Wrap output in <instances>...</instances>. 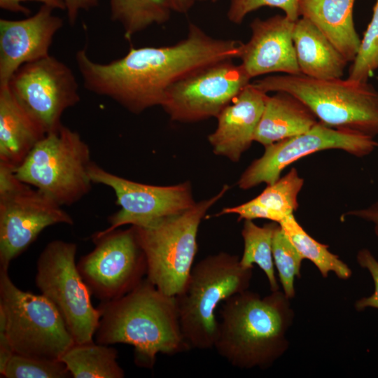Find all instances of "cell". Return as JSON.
Here are the masks:
<instances>
[{
	"instance_id": "cell-5",
	"label": "cell",
	"mask_w": 378,
	"mask_h": 378,
	"mask_svg": "<svg viewBox=\"0 0 378 378\" xmlns=\"http://www.w3.org/2000/svg\"><path fill=\"white\" fill-rule=\"evenodd\" d=\"M253 269L225 252L206 256L192 267L183 289L175 296L181 331L190 349L214 348L216 309L232 295L248 289Z\"/></svg>"
},
{
	"instance_id": "cell-6",
	"label": "cell",
	"mask_w": 378,
	"mask_h": 378,
	"mask_svg": "<svg viewBox=\"0 0 378 378\" xmlns=\"http://www.w3.org/2000/svg\"><path fill=\"white\" fill-rule=\"evenodd\" d=\"M144 226L134 225L147 262L146 279L159 290L177 295L184 288L197 251L199 227L207 211L228 190Z\"/></svg>"
},
{
	"instance_id": "cell-9",
	"label": "cell",
	"mask_w": 378,
	"mask_h": 378,
	"mask_svg": "<svg viewBox=\"0 0 378 378\" xmlns=\"http://www.w3.org/2000/svg\"><path fill=\"white\" fill-rule=\"evenodd\" d=\"M77 245L60 239L50 241L36 262L35 283L57 309L76 343L92 341L100 320L91 293L77 264Z\"/></svg>"
},
{
	"instance_id": "cell-2",
	"label": "cell",
	"mask_w": 378,
	"mask_h": 378,
	"mask_svg": "<svg viewBox=\"0 0 378 378\" xmlns=\"http://www.w3.org/2000/svg\"><path fill=\"white\" fill-rule=\"evenodd\" d=\"M97 343L127 344L136 365L153 369L158 354L190 349L181 331L175 296L159 290L146 277L122 297L102 302Z\"/></svg>"
},
{
	"instance_id": "cell-33",
	"label": "cell",
	"mask_w": 378,
	"mask_h": 378,
	"mask_svg": "<svg viewBox=\"0 0 378 378\" xmlns=\"http://www.w3.org/2000/svg\"><path fill=\"white\" fill-rule=\"evenodd\" d=\"M25 1L39 2L42 5L48 6L55 10H66L63 0H0V8L7 11L20 13L29 16L30 10L22 4V2Z\"/></svg>"
},
{
	"instance_id": "cell-3",
	"label": "cell",
	"mask_w": 378,
	"mask_h": 378,
	"mask_svg": "<svg viewBox=\"0 0 378 378\" xmlns=\"http://www.w3.org/2000/svg\"><path fill=\"white\" fill-rule=\"evenodd\" d=\"M284 292L248 289L224 301L214 348L232 366L266 369L288 349L294 312Z\"/></svg>"
},
{
	"instance_id": "cell-1",
	"label": "cell",
	"mask_w": 378,
	"mask_h": 378,
	"mask_svg": "<svg viewBox=\"0 0 378 378\" xmlns=\"http://www.w3.org/2000/svg\"><path fill=\"white\" fill-rule=\"evenodd\" d=\"M242 43L213 37L191 22L186 37L172 45L131 46L125 55L108 63L93 61L83 48L76 52L75 61L86 90L139 114L161 106L168 90L190 74L239 58Z\"/></svg>"
},
{
	"instance_id": "cell-28",
	"label": "cell",
	"mask_w": 378,
	"mask_h": 378,
	"mask_svg": "<svg viewBox=\"0 0 378 378\" xmlns=\"http://www.w3.org/2000/svg\"><path fill=\"white\" fill-rule=\"evenodd\" d=\"M272 254L283 292L291 299L295 295V279L301 276L303 258L285 234L280 225L273 237Z\"/></svg>"
},
{
	"instance_id": "cell-23",
	"label": "cell",
	"mask_w": 378,
	"mask_h": 378,
	"mask_svg": "<svg viewBox=\"0 0 378 378\" xmlns=\"http://www.w3.org/2000/svg\"><path fill=\"white\" fill-rule=\"evenodd\" d=\"M304 185L297 169L291 168L275 183L267 185L255 198L237 206L225 207L216 216L236 214L238 220L267 219L280 223L299 206L298 195Z\"/></svg>"
},
{
	"instance_id": "cell-30",
	"label": "cell",
	"mask_w": 378,
	"mask_h": 378,
	"mask_svg": "<svg viewBox=\"0 0 378 378\" xmlns=\"http://www.w3.org/2000/svg\"><path fill=\"white\" fill-rule=\"evenodd\" d=\"M378 69V0L373 7L372 19L360 39L354 59L349 69L350 79L368 81L370 75Z\"/></svg>"
},
{
	"instance_id": "cell-35",
	"label": "cell",
	"mask_w": 378,
	"mask_h": 378,
	"mask_svg": "<svg viewBox=\"0 0 378 378\" xmlns=\"http://www.w3.org/2000/svg\"><path fill=\"white\" fill-rule=\"evenodd\" d=\"M67 18L71 25L75 24L81 11H88L99 5V0H63Z\"/></svg>"
},
{
	"instance_id": "cell-11",
	"label": "cell",
	"mask_w": 378,
	"mask_h": 378,
	"mask_svg": "<svg viewBox=\"0 0 378 378\" xmlns=\"http://www.w3.org/2000/svg\"><path fill=\"white\" fill-rule=\"evenodd\" d=\"M94 248L82 256L77 267L90 293L102 302L122 297L147 273L145 253L134 225L92 235Z\"/></svg>"
},
{
	"instance_id": "cell-12",
	"label": "cell",
	"mask_w": 378,
	"mask_h": 378,
	"mask_svg": "<svg viewBox=\"0 0 378 378\" xmlns=\"http://www.w3.org/2000/svg\"><path fill=\"white\" fill-rule=\"evenodd\" d=\"M377 148L374 137L332 128L318 121L302 134L265 146L264 153L244 170L237 184L242 190L262 183L272 184L287 167L316 152L337 149L363 158Z\"/></svg>"
},
{
	"instance_id": "cell-13",
	"label": "cell",
	"mask_w": 378,
	"mask_h": 378,
	"mask_svg": "<svg viewBox=\"0 0 378 378\" xmlns=\"http://www.w3.org/2000/svg\"><path fill=\"white\" fill-rule=\"evenodd\" d=\"M6 87L46 133L57 130L64 112L80 100L74 72L50 55L20 66Z\"/></svg>"
},
{
	"instance_id": "cell-34",
	"label": "cell",
	"mask_w": 378,
	"mask_h": 378,
	"mask_svg": "<svg viewBox=\"0 0 378 378\" xmlns=\"http://www.w3.org/2000/svg\"><path fill=\"white\" fill-rule=\"evenodd\" d=\"M346 217L357 218L371 223L378 237V200L366 207L348 211L342 214L341 218Z\"/></svg>"
},
{
	"instance_id": "cell-14",
	"label": "cell",
	"mask_w": 378,
	"mask_h": 378,
	"mask_svg": "<svg viewBox=\"0 0 378 378\" xmlns=\"http://www.w3.org/2000/svg\"><path fill=\"white\" fill-rule=\"evenodd\" d=\"M250 83L241 64L233 59L218 62L176 83L160 106L174 121L195 122L216 118Z\"/></svg>"
},
{
	"instance_id": "cell-38",
	"label": "cell",
	"mask_w": 378,
	"mask_h": 378,
	"mask_svg": "<svg viewBox=\"0 0 378 378\" xmlns=\"http://www.w3.org/2000/svg\"><path fill=\"white\" fill-rule=\"evenodd\" d=\"M211 2L215 3V2H218V1H220V0H211Z\"/></svg>"
},
{
	"instance_id": "cell-21",
	"label": "cell",
	"mask_w": 378,
	"mask_h": 378,
	"mask_svg": "<svg viewBox=\"0 0 378 378\" xmlns=\"http://www.w3.org/2000/svg\"><path fill=\"white\" fill-rule=\"evenodd\" d=\"M355 1H299L300 15L311 21L348 62L354 59L360 43L353 18Z\"/></svg>"
},
{
	"instance_id": "cell-29",
	"label": "cell",
	"mask_w": 378,
	"mask_h": 378,
	"mask_svg": "<svg viewBox=\"0 0 378 378\" xmlns=\"http://www.w3.org/2000/svg\"><path fill=\"white\" fill-rule=\"evenodd\" d=\"M6 378L72 377L60 359L29 357L14 354L1 374Z\"/></svg>"
},
{
	"instance_id": "cell-8",
	"label": "cell",
	"mask_w": 378,
	"mask_h": 378,
	"mask_svg": "<svg viewBox=\"0 0 378 378\" xmlns=\"http://www.w3.org/2000/svg\"><path fill=\"white\" fill-rule=\"evenodd\" d=\"M0 311L15 354L59 359L76 342L55 307L42 294L17 287L0 269Z\"/></svg>"
},
{
	"instance_id": "cell-25",
	"label": "cell",
	"mask_w": 378,
	"mask_h": 378,
	"mask_svg": "<svg viewBox=\"0 0 378 378\" xmlns=\"http://www.w3.org/2000/svg\"><path fill=\"white\" fill-rule=\"evenodd\" d=\"M111 20L120 24L130 40L153 25L167 22L172 10L164 0H108Z\"/></svg>"
},
{
	"instance_id": "cell-20",
	"label": "cell",
	"mask_w": 378,
	"mask_h": 378,
	"mask_svg": "<svg viewBox=\"0 0 378 378\" xmlns=\"http://www.w3.org/2000/svg\"><path fill=\"white\" fill-rule=\"evenodd\" d=\"M318 122L312 110L295 96L276 92L266 97L254 141L264 147L302 134Z\"/></svg>"
},
{
	"instance_id": "cell-24",
	"label": "cell",
	"mask_w": 378,
	"mask_h": 378,
	"mask_svg": "<svg viewBox=\"0 0 378 378\" xmlns=\"http://www.w3.org/2000/svg\"><path fill=\"white\" fill-rule=\"evenodd\" d=\"M116 349L93 341L75 343L59 358L74 378H122Z\"/></svg>"
},
{
	"instance_id": "cell-7",
	"label": "cell",
	"mask_w": 378,
	"mask_h": 378,
	"mask_svg": "<svg viewBox=\"0 0 378 378\" xmlns=\"http://www.w3.org/2000/svg\"><path fill=\"white\" fill-rule=\"evenodd\" d=\"M90 150L80 135L63 124L47 133L14 172L62 206L80 200L92 189Z\"/></svg>"
},
{
	"instance_id": "cell-10",
	"label": "cell",
	"mask_w": 378,
	"mask_h": 378,
	"mask_svg": "<svg viewBox=\"0 0 378 378\" xmlns=\"http://www.w3.org/2000/svg\"><path fill=\"white\" fill-rule=\"evenodd\" d=\"M74 223L62 206L20 181L0 164V269L23 253L46 227Z\"/></svg>"
},
{
	"instance_id": "cell-32",
	"label": "cell",
	"mask_w": 378,
	"mask_h": 378,
	"mask_svg": "<svg viewBox=\"0 0 378 378\" xmlns=\"http://www.w3.org/2000/svg\"><path fill=\"white\" fill-rule=\"evenodd\" d=\"M356 260L362 268L369 272L374 282V289L370 295L358 300L355 302V309L358 312L367 308L378 309V260L369 249L362 248L357 253Z\"/></svg>"
},
{
	"instance_id": "cell-27",
	"label": "cell",
	"mask_w": 378,
	"mask_h": 378,
	"mask_svg": "<svg viewBox=\"0 0 378 378\" xmlns=\"http://www.w3.org/2000/svg\"><path fill=\"white\" fill-rule=\"evenodd\" d=\"M279 223L258 226L252 220H244L241 230L244 251L239 261L245 267L256 264L265 273L272 291L279 290L272 254L273 237Z\"/></svg>"
},
{
	"instance_id": "cell-4",
	"label": "cell",
	"mask_w": 378,
	"mask_h": 378,
	"mask_svg": "<svg viewBox=\"0 0 378 378\" xmlns=\"http://www.w3.org/2000/svg\"><path fill=\"white\" fill-rule=\"evenodd\" d=\"M252 83L265 93L285 92L295 96L318 121L330 127L372 137L378 135V90L368 81L284 74L267 76Z\"/></svg>"
},
{
	"instance_id": "cell-18",
	"label": "cell",
	"mask_w": 378,
	"mask_h": 378,
	"mask_svg": "<svg viewBox=\"0 0 378 378\" xmlns=\"http://www.w3.org/2000/svg\"><path fill=\"white\" fill-rule=\"evenodd\" d=\"M267 93L251 82L217 115V127L208 136L214 153L239 162L254 141V134L261 117Z\"/></svg>"
},
{
	"instance_id": "cell-26",
	"label": "cell",
	"mask_w": 378,
	"mask_h": 378,
	"mask_svg": "<svg viewBox=\"0 0 378 378\" xmlns=\"http://www.w3.org/2000/svg\"><path fill=\"white\" fill-rule=\"evenodd\" d=\"M281 229L303 259L312 262L321 276L327 277L334 272L341 279H348L352 272L338 255L328 250V246L311 237L296 220L294 214L286 217L279 223Z\"/></svg>"
},
{
	"instance_id": "cell-37",
	"label": "cell",
	"mask_w": 378,
	"mask_h": 378,
	"mask_svg": "<svg viewBox=\"0 0 378 378\" xmlns=\"http://www.w3.org/2000/svg\"><path fill=\"white\" fill-rule=\"evenodd\" d=\"M172 11L186 14L195 3V0H164Z\"/></svg>"
},
{
	"instance_id": "cell-31",
	"label": "cell",
	"mask_w": 378,
	"mask_h": 378,
	"mask_svg": "<svg viewBox=\"0 0 378 378\" xmlns=\"http://www.w3.org/2000/svg\"><path fill=\"white\" fill-rule=\"evenodd\" d=\"M300 0H230L227 11V20L232 23L240 24L251 12L264 6L277 8L285 15L295 21L299 18Z\"/></svg>"
},
{
	"instance_id": "cell-39",
	"label": "cell",
	"mask_w": 378,
	"mask_h": 378,
	"mask_svg": "<svg viewBox=\"0 0 378 378\" xmlns=\"http://www.w3.org/2000/svg\"><path fill=\"white\" fill-rule=\"evenodd\" d=\"M195 1H207V0H195Z\"/></svg>"
},
{
	"instance_id": "cell-19",
	"label": "cell",
	"mask_w": 378,
	"mask_h": 378,
	"mask_svg": "<svg viewBox=\"0 0 378 378\" xmlns=\"http://www.w3.org/2000/svg\"><path fill=\"white\" fill-rule=\"evenodd\" d=\"M46 134L8 87L0 88V164L15 169Z\"/></svg>"
},
{
	"instance_id": "cell-22",
	"label": "cell",
	"mask_w": 378,
	"mask_h": 378,
	"mask_svg": "<svg viewBox=\"0 0 378 378\" xmlns=\"http://www.w3.org/2000/svg\"><path fill=\"white\" fill-rule=\"evenodd\" d=\"M293 41L302 74L316 79L343 76L347 60L308 19L295 21Z\"/></svg>"
},
{
	"instance_id": "cell-16",
	"label": "cell",
	"mask_w": 378,
	"mask_h": 378,
	"mask_svg": "<svg viewBox=\"0 0 378 378\" xmlns=\"http://www.w3.org/2000/svg\"><path fill=\"white\" fill-rule=\"evenodd\" d=\"M54 10L42 5L35 14L22 20L0 19V88L6 87L24 64L50 55L53 38L63 26Z\"/></svg>"
},
{
	"instance_id": "cell-17",
	"label": "cell",
	"mask_w": 378,
	"mask_h": 378,
	"mask_svg": "<svg viewBox=\"0 0 378 378\" xmlns=\"http://www.w3.org/2000/svg\"><path fill=\"white\" fill-rule=\"evenodd\" d=\"M294 24L285 15L251 22V37L242 43L239 56L251 79L272 73L301 74L293 41Z\"/></svg>"
},
{
	"instance_id": "cell-36",
	"label": "cell",
	"mask_w": 378,
	"mask_h": 378,
	"mask_svg": "<svg viewBox=\"0 0 378 378\" xmlns=\"http://www.w3.org/2000/svg\"><path fill=\"white\" fill-rule=\"evenodd\" d=\"M15 354L6 330V318L0 311V374L4 372L6 364Z\"/></svg>"
},
{
	"instance_id": "cell-15",
	"label": "cell",
	"mask_w": 378,
	"mask_h": 378,
	"mask_svg": "<svg viewBox=\"0 0 378 378\" xmlns=\"http://www.w3.org/2000/svg\"><path fill=\"white\" fill-rule=\"evenodd\" d=\"M93 183L111 188L120 209L108 218L106 233L126 225L144 226L162 218L192 207L195 202L189 182L174 186H153L112 174L94 162L89 168Z\"/></svg>"
}]
</instances>
